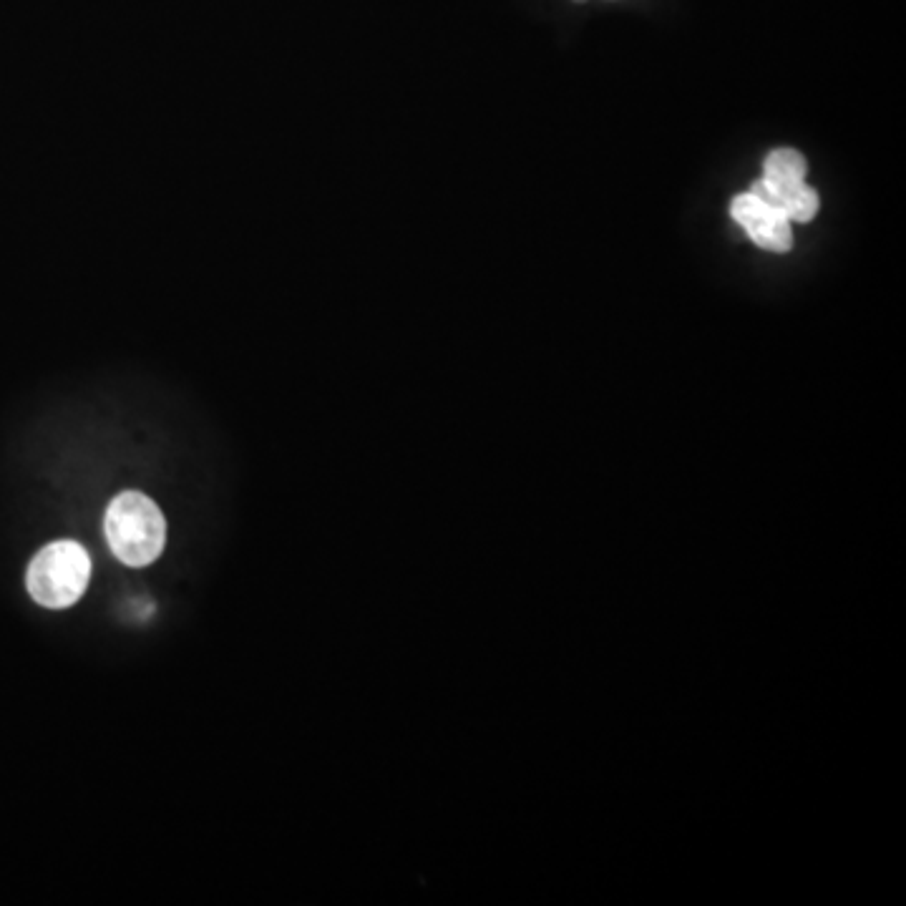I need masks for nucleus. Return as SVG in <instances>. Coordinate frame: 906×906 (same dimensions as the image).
Returning <instances> with one entry per match:
<instances>
[{"instance_id":"20e7f679","label":"nucleus","mask_w":906,"mask_h":906,"mask_svg":"<svg viewBox=\"0 0 906 906\" xmlns=\"http://www.w3.org/2000/svg\"><path fill=\"white\" fill-rule=\"evenodd\" d=\"M748 192H753L755 197H761L763 202H768L771 207L781 209L791 224L811 222V219L818 214V207H821L818 192L806 182V179H803V182L778 184V182H768V179L761 177L750 184Z\"/></svg>"},{"instance_id":"f257e3e1","label":"nucleus","mask_w":906,"mask_h":906,"mask_svg":"<svg viewBox=\"0 0 906 906\" xmlns=\"http://www.w3.org/2000/svg\"><path fill=\"white\" fill-rule=\"evenodd\" d=\"M104 532L111 552L126 567L157 562L167 544V519L141 491H124L104 514Z\"/></svg>"},{"instance_id":"f03ea898","label":"nucleus","mask_w":906,"mask_h":906,"mask_svg":"<svg viewBox=\"0 0 906 906\" xmlns=\"http://www.w3.org/2000/svg\"><path fill=\"white\" fill-rule=\"evenodd\" d=\"M91 582V559L79 542L61 539L33 557L26 574L28 594L46 610H66L79 602Z\"/></svg>"},{"instance_id":"7ed1b4c3","label":"nucleus","mask_w":906,"mask_h":906,"mask_svg":"<svg viewBox=\"0 0 906 906\" xmlns=\"http://www.w3.org/2000/svg\"><path fill=\"white\" fill-rule=\"evenodd\" d=\"M730 214L743 227L755 247H761L766 252H778V255L791 250L793 224L788 222L781 209L771 207L761 197H755L753 192L735 197L733 204H730Z\"/></svg>"},{"instance_id":"39448f33","label":"nucleus","mask_w":906,"mask_h":906,"mask_svg":"<svg viewBox=\"0 0 906 906\" xmlns=\"http://www.w3.org/2000/svg\"><path fill=\"white\" fill-rule=\"evenodd\" d=\"M806 172V159L796 149H776L763 162V179L768 182H803Z\"/></svg>"}]
</instances>
